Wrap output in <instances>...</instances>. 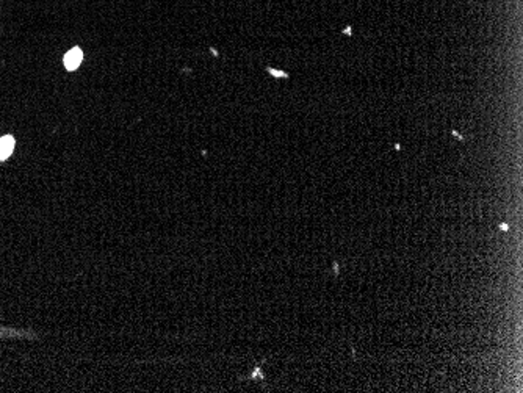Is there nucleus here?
<instances>
[{
	"instance_id": "nucleus-6",
	"label": "nucleus",
	"mask_w": 523,
	"mask_h": 393,
	"mask_svg": "<svg viewBox=\"0 0 523 393\" xmlns=\"http://www.w3.org/2000/svg\"><path fill=\"white\" fill-rule=\"evenodd\" d=\"M334 271L339 273V266H337V263H334Z\"/></svg>"
},
{
	"instance_id": "nucleus-1",
	"label": "nucleus",
	"mask_w": 523,
	"mask_h": 393,
	"mask_svg": "<svg viewBox=\"0 0 523 393\" xmlns=\"http://www.w3.org/2000/svg\"><path fill=\"white\" fill-rule=\"evenodd\" d=\"M81 60H83V53H81V50H80L78 47H74V49H71V50L66 53V57H65V66H66V69H68V71H74V69H77V68H78V65L81 63Z\"/></svg>"
},
{
	"instance_id": "nucleus-2",
	"label": "nucleus",
	"mask_w": 523,
	"mask_h": 393,
	"mask_svg": "<svg viewBox=\"0 0 523 393\" xmlns=\"http://www.w3.org/2000/svg\"><path fill=\"white\" fill-rule=\"evenodd\" d=\"M14 149V138L7 135L0 139V160H7Z\"/></svg>"
},
{
	"instance_id": "nucleus-5",
	"label": "nucleus",
	"mask_w": 523,
	"mask_h": 393,
	"mask_svg": "<svg viewBox=\"0 0 523 393\" xmlns=\"http://www.w3.org/2000/svg\"><path fill=\"white\" fill-rule=\"evenodd\" d=\"M453 135H454V136H457V138H459V139H461V141L464 139V136H461V135H459L457 132H454V130H453Z\"/></svg>"
},
{
	"instance_id": "nucleus-4",
	"label": "nucleus",
	"mask_w": 523,
	"mask_h": 393,
	"mask_svg": "<svg viewBox=\"0 0 523 393\" xmlns=\"http://www.w3.org/2000/svg\"><path fill=\"white\" fill-rule=\"evenodd\" d=\"M500 231H503V232H508V231H509V226H508L506 222H503V224H500Z\"/></svg>"
},
{
	"instance_id": "nucleus-3",
	"label": "nucleus",
	"mask_w": 523,
	"mask_h": 393,
	"mask_svg": "<svg viewBox=\"0 0 523 393\" xmlns=\"http://www.w3.org/2000/svg\"><path fill=\"white\" fill-rule=\"evenodd\" d=\"M269 71V74H273L274 77H281V78H287L288 77V74L287 72H282V71H278V69H268Z\"/></svg>"
}]
</instances>
